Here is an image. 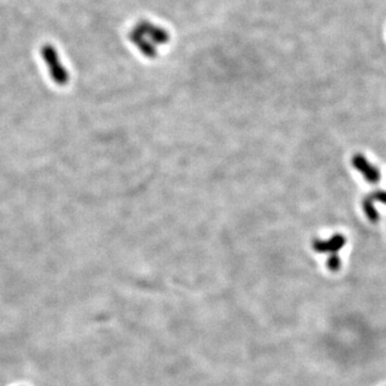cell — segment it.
Returning <instances> with one entry per match:
<instances>
[{"label":"cell","mask_w":386,"mask_h":386,"mask_svg":"<svg viewBox=\"0 0 386 386\" xmlns=\"http://www.w3.org/2000/svg\"><path fill=\"white\" fill-rule=\"evenodd\" d=\"M351 164L353 168L363 175L365 181L369 184L376 185L381 180V172L373 163L369 162L368 159L363 154H355L352 159Z\"/></svg>","instance_id":"3957f363"},{"label":"cell","mask_w":386,"mask_h":386,"mask_svg":"<svg viewBox=\"0 0 386 386\" xmlns=\"http://www.w3.org/2000/svg\"><path fill=\"white\" fill-rule=\"evenodd\" d=\"M128 38L143 56L154 59L158 56V47L168 44L171 34L163 26L142 19L129 31Z\"/></svg>","instance_id":"6da1fadb"},{"label":"cell","mask_w":386,"mask_h":386,"mask_svg":"<svg viewBox=\"0 0 386 386\" xmlns=\"http://www.w3.org/2000/svg\"><path fill=\"white\" fill-rule=\"evenodd\" d=\"M369 196L373 198L374 201L380 202V203L386 205V191L377 190V191H374L373 193H371Z\"/></svg>","instance_id":"52a82bcc"},{"label":"cell","mask_w":386,"mask_h":386,"mask_svg":"<svg viewBox=\"0 0 386 386\" xmlns=\"http://www.w3.org/2000/svg\"><path fill=\"white\" fill-rule=\"evenodd\" d=\"M347 244L346 236L342 234H335L328 239H314L312 248L319 253H337Z\"/></svg>","instance_id":"277c9868"},{"label":"cell","mask_w":386,"mask_h":386,"mask_svg":"<svg viewBox=\"0 0 386 386\" xmlns=\"http://www.w3.org/2000/svg\"><path fill=\"white\" fill-rule=\"evenodd\" d=\"M327 267L333 271H337L341 267V260L337 253H332L327 259Z\"/></svg>","instance_id":"8992f818"},{"label":"cell","mask_w":386,"mask_h":386,"mask_svg":"<svg viewBox=\"0 0 386 386\" xmlns=\"http://www.w3.org/2000/svg\"><path fill=\"white\" fill-rule=\"evenodd\" d=\"M362 206H363V210L365 214H366L368 220L371 221L373 223H378L379 220H380V213H379L378 209L374 205V199L369 195L366 196L363 199Z\"/></svg>","instance_id":"5b68a950"},{"label":"cell","mask_w":386,"mask_h":386,"mask_svg":"<svg viewBox=\"0 0 386 386\" xmlns=\"http://www.w3.org/2000/svg\"><path fill=\"white\" fill-rule=\"evenodd\" d=\"M44 58L47 64L52 80L60 86L67 85L70 81V74L67 71L66 67L63 66L60 61L58 55L53 47H48L44 51Z\"/></svg>","instance_id":"7a4b0ae2"}]
</instances>
